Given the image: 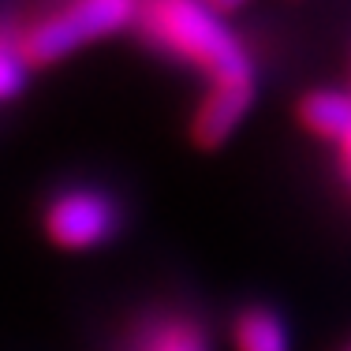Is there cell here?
<instances>
[{
  "label": "cell",
  "mask_w": 351,
  "mask_h": 351,
  "mask_svg": "<svg viewBox=\"0 0 351 351\" xmlns=\"http://www.w3.org/2000/svg\"><path fill=\"white\" fill-rule=\"evenodd\" d=\"M135 19L142 23V34L165 53L202 68L213 79L224 75H247L250 56L239 45V38L228 30V23L217 15V8L187 4V0H165V4H146L138 8Z\"/></svg>",
  "instance_id": "1"
},
{
  "label": "cell",
  "mask_w": 351,
  "mask_h": 351,
  "mask_svg": "<svg viewBox=\"0 0 351 351\" xmlns=\"http://www.w3.org/2000/svg\"><path fill=\"white\" fill-rule=\"evenodd\" d=\"M135 15L138 4H131V0H79V4H68L49 19H41L38 27H30V34L19 41V53L27 64L64 60L75 49L123 30L128 23H135Z\"/></svg>",
  "instance_id": "2"
},
{
  "label": "cell",
  "mask_w": 351,
  "mask_h": 351,
  "mask_svg": "<svg viewBox=\"0 0 351 351\" xmlns=\"http://www.w3.org/2000/svg\"><path fill=\"white\" fill-rule=\"evenodd\" d=\"M120 228V213L97 191H64L45 210V236L49 243L64 250H90L101 247Z\"/></svg>",
  "instance_id": "3"
},
{
  "label": "cell",
  "mask_w": 351,
  "mask_h": 351,
  "mask_svg": "<svg viewBox=\"0 0 351 351\" xmlns=\"http://www.w3.org/2000/svg\"><path fill=\"white\" fill-rule=\"evenodd\" d=\"M250 105H254V71L213 79L210 90L202 94V101H198L195 116H191V138H195V146L217 149L243 123Z\"/></svg>",
  "instance_id": "4"
},
{
  "label": "cell",
  "mask_w": 351,
  "mask_h": 351,
  "mask_svg": "<svg viewBox=\"0 0 351 351\" xmlns=\"http://www.w3.org/2000/svg\"><path fill=\"white\" fill-rule=\"evenodd\" d=\"M299 123L311 135L340 142L351 131V94L340 90H314L299 101Z\"/></svg>",
  "instance_id": "5"
},
{
  "label": "cell",
  "mask_w": 351,
  "mask_h": 351,
  "mask_svg": "<svg viewBox=\"0 0 351 351\" xmlns=\"http://www.w3.org/2000/svg\"><path fill=\"white\" fill-rule=\"evenodd\" d=\"M232 344L236 351H291V337L269 306H247L232 322Z\"/></svg>",
  "instance_id": "6"
},
{
  "label": "cell",
  "mask_w": 351,
  "mask_h": 351,
  "mask_svg": "<svg viewBox=\"0 0 351 351\" xmlns=\"http://www.w3.org/2000/svg\"><path fill=\"white\" fill-rule=\"evenodd\" d=\"M142 351H210L202 329L187 317H172V322L157 325L154 332L146 337V348Z\"/></svg>",
  "instance_id": "7"
},
{
  "label": "cell",
  "mask_w": 351,
  "mask_h": 351,
  "mask_svg": "<svg viewBox=\"0 0 351 351\" xmlns=\"http://www.w3.org/2000/svg\"><path fill=\"white\" fill-rule=\"evenodd\" d=\"M27 68L30 64L23 60L19 49L0 41V101H12V97L27 86Z\"/></svg>",
  "instance_id": "8"
},
{
  "label": "cell",
  "mask_w": 351,
  "mask_h": 351,
  "mask_svg": "<svg viewBox=\"0 0 351 351\" xmlns=\"http://www.w3.org/2000/svg\"><path fill=\"white\" fill-rule=\"evenodd\" d=\"M337 169H340V180H344V187L351 191V131L337 142Z\"/></svg>",
  "instance_id": "9"
},
{
  "label": "cell",
  "mask_w": 351,
  "mask_h": 351,
  "mask_svg": "<svg viewBox=\"0 0 351 351\" xmlns=\"http://www.w3.org/2000/svg\"><path fill=\"white\" fill-rule=\"evenodd\" d=\"M344 351H351V344H348V348H344Z\"/></svg>",
  "instance_id": "10"
}]
</instances>
